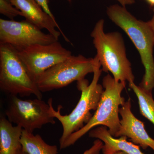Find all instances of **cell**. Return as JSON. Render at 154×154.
Listing matches in <instances>:
<instances>
[{
  "label": "cell",
  "mask_w": 154,
  "mask_h": 154,
  "mask_svg": "<svg viewBox=\"0 0 154 154\" xmlns=\"http://www.w3.org/2000/svg\"><path fill=\"white\" fill-rule=\"evenodd\" d=\"M89 136L90 137L100 140L104 143L102 149L103 154H113L119 151H122L128 154H145L141 152L138 146L128 141L126 137L114 138L105 126L102 125L91 130Z\"/></svg>",
  "instance_id": "7c38bea8"
},
{
  "label": "cell",
  "mask_w": 154,
  "mask_h": 154,
  "mask_svg": "<svg viewBox=\"0 0 154 154\" xmlns=\"http://www.w3.org/2000/svg\"><path fill=\"white\" fill-rule=\"evenodd\" d=\"M17 154H28L26 153V152H25L23 150V149H22V146L19 149V151H18V152H17Z\"/></svg>",
  "instance_id": "7402d4cb"
},
{
  "label": "cell",
  "mask_w": 154,
  "mask_h": 154,
  "mask_svg": "<svg viewBox=\"0 0 154 154\" xmlns=\"http://www.w3.org/2000/svg\"><path fill=\"white\" fill-rule=\"evenodd\" d=\"M107 14L111 21L126 33L138 51L145 68L139 86L152 93L154 88V36L148 23L138 20L125 7L118 5L108 7Z\"/></svg>",
  "instance_id": "6da1fadb"
},
{
  "label": "cell",
  "mask_w": 154,
  "mask_h": 154,
  "mask_svg": "<svg viewBox=\"0 0 154 154\" xmlns=\"http://www.w3.org/2000/svg\"><path fill=\"white\" fill-rule=\"evenodd\" d=\"M101 68L98 60L91 84L85 79L77 82V88L81 91V97L76 107L68 115L61 114V105L58 107L57 111L56 110L53 106L52 99L48 100L51 114L57 119L62 126L63 133L60 139V146L63 145L72 134L82 128L90 121L93 116L91 110H96L97 109L104 91L103 86L99 83L102 71Z\"/></svg>",
  "instance_id": "3957f363"
},
{
  "label": "cell",
  "mask_w": 154,
  "mask_h": 154,
  "mask_svg": "<svg viewBox=\"0 0 154 154\" xmlns=\"http://www.w3.org/2000/svg\"><path fill=\"white\" fill-rule=\"evenodd\" d=\"M17 52L30 77L35 82L45 71L72 55L71 51L63 47L58 41L49 44L31 45L17 50Z\"/></svg>",
  "instance_id": "ba28073f"
},
{
  "label": "cell",
  "mask_w": 154,
  "mask_h": 154,
  "mask_svg": "<svg viewBox=\"0 0 154 154\" xmlns=\"http://www.w3.org/2000/svg\"><path fill=\"white\" fill-rule=\"evenodd\" d=\"M153 17L149 21H148L147 22L148 23L150 28H151L152 31L154 36V8H153Z\"/></svg>",
  "instance_id": "ffe728a7"
},
{
  "label": "cell",
  "mask_w": 154,
  "mask_h": 154,
  "mask_svg": "<svg viewBox=\"0 0 154 154\" xmlns=\"http://www.w3.org/2000/svg\"><path fill=\"white\" fill-rule=\"evenodd\" d=\"M130 99L119 108L121 116L120 127L116 137L125 136L129 138L135 144L139 145L143 149L151 148L154 152V140L149 136L142 122L134 115L131 110Z\"/></svg>",
  "instance_id": "30bf717a"
},
{
  "label": "cell",
  "mask_w": 154,
  "mask_h": 154,
  "mask_svg": "<svg viewBox=\"0 0 154 154\" xmlns=\"http://www.w3.org/2000/svg\"><path fill=\"white\" fill-rule=\"evenodd\" d=\"M128 84L129 88L132 89L137 97L141 114L154 125V100L152 93L137 85L134 82Z\"/></svg>",
  "instance_id": "9a60e30c"
},
{
  "label": "cell",
  "mask_w": 154,
  "mask_h": 154,
  "mask_svg": "<svg viewBox=\"0 0 154 154\" xmlns=\"http://www.w3.org/2000/svg\"><path fill=\"white\" fill-rule=\"evenodd\" d=\"M0 88L11 96L33 95L42 99V92L28 73L17 50L9 44H0Z\"/></svg>",
  "instance_id": "5b68a950"
},
{
  "label": "cell",
  "mask_w": 154,
  "mask_h": 154,
  "mask_svg": "<svg viewBox=\"0 0 154 154\" xmlns=\"http://www.w3.org/2000/svg\"><path fill=\"white\" fill-rule=\"evenodd\" d=\"M104 23L103 19L99 20L91 34L97 52L96 57L102 71L110 72L116 82H134V75L127 57L122 35L118 32L105 33Z\"/></svg>",
  "instance_id": "7a4b0ae2"
},
{
  "label": "cell",
  "mask_w": 154,
  "mask_h": 154,
  "mask_svg": "<svg viewBox=\"0 0 154 154\" xmlns=\"http://www.w3.org/2000/svg\"><path fill=\"white\" fill-rule=\"evenodd\" d=\"M145 1L151 7L154 8V0H145Z\"/></svg>",
  "instance_id": "44dd1931"
},
{
  "label": "cell",
  "mask_w": 154,
  "mask_h": 154,
  "mask_svg": "<svg viewBox=\"0 0 154 154\" xmlns=\"http://www.w3.org/2000/svg\"><path fill=\"white\" fill-rule=\"evenodd\" d=\"M23 150L28 154H58L57 146L45 142L39 134L23 129L21 140Z\"/></svg>",
  "instance_id": "5bb4252c"
},
{
  "label": "cell",
  "mask_w": 154,
  "mask_h": 154,
  "mask_svg": "<svg viewBox=\"0 0 154 154\" xmlns=\"http://www.w3.org/2000/svg\"><path fill=\"white\" fill-rule=\"evenodd\" d=\"M97 60L96 56L93 58L81 54L71 56L45 71L36 80V85L42 93L66 87L94 73Z\"/></svg>",
  "instance_id": "8992f818"
},
{
  "label": "cell",
  "mask_w": 154,
  "mask_h": 154,
  "mask_svg": "<svg viewBox=\"0 0 154 154\" xmlns=\"http://www.w3.org/2000/svg\"><path fill=\"white\" fill-rule=\"evenodd\" d=\"M11 96L5 114L12 123L31 133L45 125L55 124L48 102L46 103L38 98L24 100Z\"/></svg>",
  "instance_id": "52a82bcc"
},
{
  "label": "cell",
  "mask_w": 154,
  "mask_h": 154,
  "mask_svg": "<svg viewBox=\"0 0 154 154\" xmlns=\"http://www.w3.org/2000/svg\"><path fill=\"white\" fill-rule=\"evenodd\" d=\"M0 13L11 20H14L15 17L18 16L23 17L22 12L8 0H0Z\"/></svg>",
  "instance_id": "2e32d148"
},
{
  "label": "cell",
  "mask_w": 154,
  "mask_h": 154,
  "mask_svg": "<svg viewBox=\"0 0 154 154\" xmlns=\"http://www.w3.org/2000/svg\"><path fill=\"white\" fill-rule=\"evenodd\" d=\"M36 1L41 6V7L45 13H47L48 15H49L54 20L56 21L53 14L51 13V11H50V9L49 8L48 3H49L50 0H36Z\"/></svg>",
  "instance_id": "ac0fdd59"
},
{
  "label": "cell",
  "mask_w": 154,
  "mask_h": 154,
  "mask_svg": "<svg viewBox=\"0 0 154 154\" xmlns=\"http://www.w3.org/2000/svg\"><path fill=\"white\" fill-rule=\"evenodd\" d=\"M116 1L120 3L121 6L125 7L128 5H132L135 3V0H116Z\"/></svg>",
  "instance_id": "d6986e66"
},
{
  "label": "cell",
  "mask_w": 154,
  "mask_h": 154,
  "mask_svg": "<svg viewBox=\"0 0 154 154\" xmlns=\"http://www.w3.org/2000/svg\"><path fill=\"white\" fill-rule=\"evenodd\" d=\"M69 1V2H70L71 1V0H68Z\"/></svg>",
  "instance_id": "cb8c5ba5"
},
{
  "label": "cell",
  "mask_w": 154,
  "mask_h": 154,
  "mask_svg": "<svg viewBox=\"0 0 154 154\" xmlns=\"http://www.w3.org/2000/svg\"><path fill=\"white\" fill-rule=\"evenodd\" d=\"M23 128L14 126L12 122L4 117L0 119V154H17L21 147Z\"/></svg>",
  "instance_id": "4fadbf2b"
},
{
  "label": "cell",
  "mask_w": 154,
  "mask_h": 154,
  "mask_svg": "<svg viewBox=\"0 0 154 154\" xmlns=\"http://www.w3.org/2000/svg\"><path fill=\"white\" fill-rule=\"evenodd\" d=\"M8 1L22 12L25 20L41 29H46L57 39L61 34L66 41L69 42L61 30L57 21L45 12L36 0Z\"/></svg>",
  "instance_id": "8fae6325"
},
{
  "label": "cell",
  "mask_w": 154,
  "mask_h": 154,
  "mask_svg": "<svg viewBox=\"0 0 154 154\" xmlns=\"http://www.w3.org/2000/svg\"><path fill=\"white\" fill-rule=\"evenodd\" d=\"M113 154H128L125 152L122 151H119L115 152Z\"/></svg>",
  "instance_id": "603a6c76"
},
{
  "label": "cell",
  "mask_w": 154,
  "mask_h": 154,
  "mask_svg": "<svg viewBox=\"0 0 154 154\" xmlns=\"http://www.w3.org/2000/svg\"><path fill=\"white\" fill-rule=\"evenodd\" d=\"M104 146V143L99 139L94 141L93 146L83 154H100Z\"/></svg>",
  "instance_id": "e0dca14e"
},
{
  "label": "cell",
  "mask_w": 154,
  "mask_h": 154,
  "mask_svg": "<svg viewBox=\"0 0 154 154\" xmlns=\"http://www.w3.org/2000/svg\"><path fill=\"white\" fill-rule=\"evenodd\" d=\"M125 82H116L110 75L104 77L102 86L105 89L95 113L82 128L72 134L64 142L60 149H64L73 145L94 127L99 125L106 127L112 136L115 137L120 127L119 116V106L125 102L122 96L126 86Z\"/></svg>",
  "instance_id": "277c9868"
},
{
  "label": "cell",
  "mask_w": 154,
  "mask_h": 154,
  "mask_svg": "<svg viewBox=\"0 0 154 154\" xmlns=\"http://www.w3.org/2000/svg\"><path fill=\"white\" fill-rule=\"evenodd\" d=\"M26 20L15 21L0 19V44H9L17 50L34 45H47L58 41L52 34Z\"/></svg>",
  "instance_id": "9c48e42d"
}]
</instances>
